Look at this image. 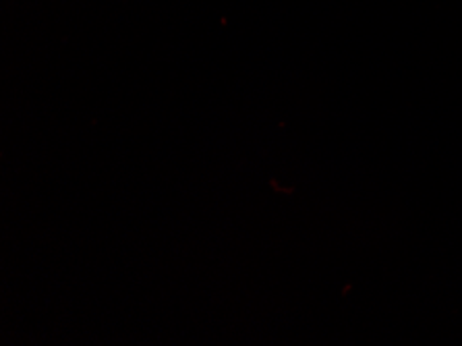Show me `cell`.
I'll return each instance as SVG.
<instances>
[]
</instances>
